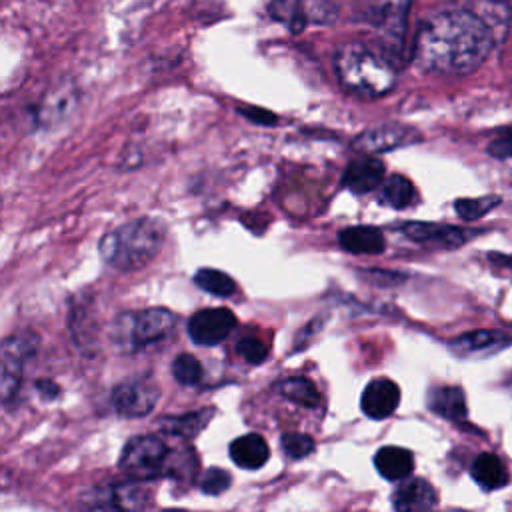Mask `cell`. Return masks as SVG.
<instances>
[{
	"instance_id": "1",
	"label": "cell",
	"mask_w": 512,
	"mask_h": 512,
	"mask_svg": "<svg viewBox=\"0 0 512 512\" xmlns=\"http://www.w3.org/2000/svg\"><path fill=\"white\" fill-rule=\"evenodd\" d=\"M498 38L492 24L472 6L448 8L418 26L412 58L424 72L462 76L484 64Z\"/></svg>"
},
{
	"instance_id": "2",
	"label": "cell",
	"mask_w": 512,
	"mask_h": 512,
	"mask_svg": "<svg viewBox=\"0 0 512 512\" xmlns=\"http://www.w3.org/2000/svg\"><path fill=\"white\" fill-rule=\"evenodd\" d=\"M334 72L348 92L362 98L384 96L396 84L390 58L362 42H344L336 48Z\"/></svg>"
},
{
	"instance_id": "3",
	"label": "cell",
	"mask_w": 512,
	"mask_h": 512,
	"mask_svg": "<svg viewBox=\"0 0 512 512\" xmlns=\"http://www.w3.org/2000/svg\"><path fill=\"white\" fill-rule=\"evenodd\" d=\"M164 240V224L156 218H136L110 230L100 240L102 260L120 270L134 272L154 260Z\"/></svg>"
},
{
	"instance_id": "4",
	"label": "cell",
	"mask_w": 512,
	"mask_h": 512,
	"mask_svg": "<svg viewBox=\"0 0 512 512\" xmlns=\"http://www.w3.org/2000/svg\"><path fill=\"white\" fill-rule=\"evenodd\" d=\"M176 316L166 308H144L122 312L114 318L110 340L122 352H136L168 338Z\"/></svg>"
},
{
	"instance_id": "5",
	"label": "cell",
	"mask_w": 512,
	"mask_h": 512,
	"mask_svg": "<svg viewBox=\"0 0 512 512\" xmlns=\"http://www.w3.org/2000/svg\"><path fill=\"white\" fill-rule=\"evenodd\" d=\"M172 454L158 436H134L120 454V468L134 480H152L168 474Z\"/></svg>"
},
{
	"instance_id": "6",
	"label": "cell",
	"mask_w": 512,
	"mask_h": 512,
	"mask_svg": "<svg viewBox=\"0 0 512 512\" xmlns=\"http://www.w3.org/2000/svg\"><path fill=\"white\" fill-rule=\"evenodd\" d=\"M412 0H356L358 18L376 28L394 50L402 48Z\"/></svg>"
},
{
	"instance_id": "7",
	"label": "cell",
	"mask_w": 512,
	"mask_h": 512,
	"mask_svg": "<svg viewBox=\"0 0 512 512\" xmlns=\"http://www.w3.org/2000/svg\"><path fill=\"white\" fill-rule=\"evenodd\" d=\"M38 350V336L34 332H18L2 342V362H0V396L8 406L22 384L24 366Z\"/></svg>"
},
{
	"instance_id": "8",
	"label": "cell",
	"mask_w": 512,
	"mask_h": 512,
	"mask_svg": "<svg viewBox=\"0 0 512 512\" xmlns=\"http://www.w3.org/2000/svg\"><path fill=\"white\" fill-rule=\"evenodd\" d=\"M160 398V388L156 380L148 374L132 376L114 386L110 400L112 408L124 418H140L154 410Z\"/></svg>"
},
{
	"instance_id": "9",
	"label": "cell",
	"mask_w": 512,
	"mask_h": 512,
	"mask_svg": "<svg viewBox=\"0 0 512 512\" xmlns=\"http://www.w3.org/2000/svg\"><path fill=\"white\" fill-rule=\"evenodd\" d=\"M268 12L292 32H300L310 24L326 26L338 14L332 0H272Z\"/></svg>"
},
{
	"instance_id": "10",
	"label": "cell",
	"mask_w": 512,
	"mask_h": 512,
	"mask_svg": "<svg viewBox=\"0 0 512 512\" xmlns=\"http://www.w3.org/2000/svg\"><path fill=\"white\" fill-rule=\"evenodd\" d=\"M422 136L418 130H414L412 126H404V124H380V126H372L364 132H360L354 142L352 148L364 154H380V152H390L402 146H410L414 142H418Z\"/></svg>"
},
{
	"instance_id": "11",
	"label": "cell",
	"mask_w": 512,
	"mask_h": 512,
	"mask_svg": "<svg viewBox=\"0 0 512 512\" xmlns=\"http://www.w3.org/2000/svg\"><path fill=\"white\" fill-rule=\"evenodd\" d=\"M236 328V316L228 308H206L188 320V336L198 346L224 342Z\"/></svg>"
},
{
	"instance_id": "12",
	"label": "cell",
	"mask_w": 512,
	"mask_h": 512,
	"mask_svg": "<svg viewBox=\"0 0 512 512\" xmlns=\"http://www.w3.org/2000/svg\"><path fill=\"white\" fill-rule=\"evenodd\" d=\"M400 230L404 236H408L414 242L432 244V246H440V248L462 246L472 236L478 234L476 230H470V228L438 224V222H406Z\"/></svg>"
},
{
	"instance_id": "13",
	"label": "cell",
	"mask_w": 512,
	"mask_h": 512,
	"mask_svg": "<svg viewBox=\"0 0 512 512\" xmlns=\"http://www.w3.org/2000/svg\"><path fill=\"white\" fill-rule=\"evenodd\" d=\"M82 504L94 510H136L146 504V494L136 484H112L84 492Z\"/></svg>"
},
{
	"instance_id": "14",
	"label": "cell",
	"mask_w": 512,
	"mask_h": 512,
	"mask_svg": "<svg viewBox=\"0 0 512 512\" xmlns=\"http://www.w3.org/2000/svg\"><path fill=\"white\" fill-rule=\"evenodd\" d=\"M400 404V388L390 378H374L360 396L362 412L372 420H384L396 412Z\"/></svg>"
},
{
	"instance_id": "15",
	"label": "cell",
	"mask_w": 512,
	"mask_h": 512,
	"mask_svg": "<svg viewBox=\"0 0 512 512\" xmlns=\"http://www.w3.org/2000/svg\"><path fill=\"white\" fill-rule=\"evenodd\" d=\"M448 346L460 358H476L498 354L500 350L512 346V338L500 330H472L460 334Z\"/></svg>"
},
{
	"instance_id": "16",
	"label": "cell",
	"mask_w": 512,
	"mask_h": 512,
	"mask_svg": "<svg viewBox=\"0 0 512 512\" xmlns=\"http://www.w3.org/2000/svg\"><path fill=\"white\" fill-rule=\"evenodd\" d=\"M436 504L438 494L434 486L424 478H404L392 494V506L398 512H424L432 510Z\"/></svg>"
},
{
	"instance_id": "17",
	"label": "cell",
	"mask_w": 512,
	"mask_h": 512,
	"mask_svg": "<svg viewBox=\"0 0 512 512\" xmlns=\"http://www.w3.org/2000/svg\"><path fill=\"white\" fill-rule=\"evenodd\" d=\"M384 164L376 158H358L352 160L344 174H342V186L352 190L354 194H366L374 188L382 186L384 182Z\"/></svg>"
},
{
	"instance_id": "18",
	"label": "cell",
	"mask_w": 512,
	"mask_h": 512,
	"mask_svg": "<svg viewBox=\"0 0 512 512\" xmlns=\"http://www.w3.org/2000/svg\"><path fill=\"white\" fill-rule=\"evenodd\" d=\"M374 468L382 478L390 482H400L412 474L414 456L406 448L384 446L374 454Z\"/></svg>"
},
{
	"instance_id": "19",
	"label": "cell",
	"mask_w": 512,
	"mask_h": 512,
	"mask_svg": "<svg viewBox=\"0 0 512 512\" xmlns=\"http://www.w3.org/2000/svg\"><path fill=\"white\" fill-rule=\"evenodd\" d=\"M428 408L446 420H464L468 414L466 396L460 386H434L428 392Z\"/></svg>"
},
{
	"instance_id": "20",
	"label": "cell",
	"mask_w": 512,
	"mask_h": 512,
	"mask_svg": "<svg viewBox=\"0 0 512 512\" xmlns=\"http://www.w3.org/2000/svg\"><path fill=\"white\" fill-rule=\"evenodd\" d=\"M338 244L350 254H380L386 248L384 234L374 226H352L338 234Z\"/></svg>"
},
{
	"instance_id": "21",
	"label": "cell",
	"mask_w": 512,
	"mask_h": 512,
	"mask_svg": "<svg viewBox=\"0 0 512 512\" xmlns=\"http://www.w3.org/2000/svg\"><path fill=\"white\" fill-rule=\"evenodd\" d=\"M230 458L236 466L244 468V470H256L262 468L270 456L268 444L260 434H244L240 438H236L230 444Z\"/></svg>"
},
{
	"instance_id": "22",
	"label": "cell",
	"mask_w": 512,
	"mask_h": 512,
	"mask_svg": "<svg viewBox=\"0 0 512 512\" xmlns=\"http://www.w3.org/2000/svg\"><path fill=\"white\" fill-rule=\"evenodd\" d=\"M470 476L482 490H498L510 482V472L506 464L492 452H484L474 458L470 466Z\"/></svg>"
},
{
	"instance_id": "23",
	"label": "cell",
	"mask_w": 512,
	"mask_h": 512,
	"mask_svg": "<svg viewBox=\"0 0 512 512\" xmlns=\"http://www.w3.org/2000/svg\"><path fill=\"white\" fill-rule=\"evenodd\" d=\"M74 102H76V96H74L72 88H68V86H62V88L46 94V98L42 100V104L36 112L38 124L44 128H50V126L62 122L70 114Z\"/></svg>"
},
{
	"instance_id": "24",
	"label": "cell",
	"mask_w": 512,
	"mask_h": 512,
	"mask_svg": "<svg viewBox=\"0 0 512 512\" xmlns=\"http://www.w3.org/2000/svg\"><path fill=\"white\" fill-rule=\"evenodd\" d=\"M212 410H196L188 412L182 416H168L158 422L160 432L168 436H178V438H194L202 432V428L208 424Z\"/></svg>"
},
{
	"instance_id": "25",
	"label": "cell",
	"mask_w": 512,
	"mask_h": 512,
	"mask_svg": "<svg viewBox=\"0 0 512 512\" xmlns=\"http://www.w3.org/2000/svg\"><path fill=\"white\" fill-rule=\"evenodd\" d=\"M378 200L394 210H402L416 202V188L406 176L394 174L382 182Z\"/></svg>"
},
{
	"instance_id": "26",
	"label": "cell",
	"mask_w": 512,
	"mask_h": 512,
	"mask_svg": "<svg viewBox=\"0 0 512 512\" xmlns=\"http://www.w3.org/2000/svg\"><path fill=\"white\" fill-rule=\"evenodd\" d=\"M276 390L290 402H296L304 408H318L320 406V392L316 390V386L302 376L296 378H288L282 380Z\"/></svg>"
},
{
	"instance_id": "27",
	"label": "cell",
	"mask_w": 512,
	"mask_h": 512,
	"mask_svg": "<svg viewBox=\"0 0 512 512\" xmlns=\"http://www.w3.org/2000/svg\"><path fill=\"white\" fill-rule=\"evenodd\" d=\"M194 284H196L200 290H204V292H208V294H212V296H220V298L230 296V294H234V290H236L234 278L228 276V274L222 272V270H216V268H200V270L194 274Z\"/></svg>"
},
{
	"instance_id": "28",
	"label": "cell",
	"mask_w": 512,
	"mask_h": 512,
	"mask_svg": "<svg viewBox=\"0 0 512 512\" xmlns=\"http://www.w3.org/2000/svg\"><path fill=\"white\" fill-rule=\"evenodd\" d=\"M498 202H500L498 196L458 198V200L454 202V210H456V214H458L462 220L472 222V220H478V218H482L484 214H488Z\"/></svg>"
},
{
	"instance_id": "29",
	"label": "cell",
	"mask_w": 512,
	"mask_h": 512,
	"mask_svg": "<svg viewBox=\"0 0 512 512\" xmlns=\"http://www.w3.org/2000/svg\"><path fill=\"white\" fill-rule=\"evenodd\" d=\"M172 376L182 386H196L204 376L202 364L192 354H178L172 360Z\"/></svg>"
},
{
	"instance_id": "30",
	"label": "cell",
	"mask_w": 512,
	"mask_h": 512,
	"mask_svg": "<svg viewBox=\"0 0 512 512\" xmlns=\"http://www.w3.org/2000/svg\"><path fill=\"white\" fill-rule=\"evenodd\" d=\"M280 444H282L284 454H288L290 458H304V456L312 454L316 448L314 438L308 434H300V432H284L280 438Z\"/></svg>"
},
{
	"instance_id": "31",
	"label": "cell",
	"mask_w": 512,
	"mask_h": 512,
	"mask_svg": "<svg viewBox=\"0 0 512 512\" xmlns=\"http://www.w3.org/2000/svg\"><path fill=\"white\" fill-rule=\"evenodd\" d=\"M230 480H232V478H230V474H228L226 470H222V468H208V470L202 474L198 486H200V490H202L204 494H208V496H218V494H222L224 490L230 488Z\"/></svg>"
},
{
	"instance_id": "32",
	"label": "cell",
	"mask_w": 512,
	"mask_h": 512,
	"mask_svg": "<svg viewBox=\"0 0 512 512\" xmlns=\"http://www.w3.org/2000/svg\"><path fill=\"white\" fill-rule=\"evenodd\" d=\"M236 348L248 364H262L268 358V346L260 338H254V336H244L236 344Z\"/></svg>"
},
{
	"instance_id": "33",
	"label": "cell",
	"mask_w": 512,
	"mask_h": 512,
	"mask_svg": "<svg viewBox=\"0 0 512 512\" xmlns=\"http://www.w3.org/2000/svg\"><path fill=\"white\" fill-rule=\"evenodd\" d=\"M488 152L494 158H512V130H508L506 134H502L500 138L490 142Z\"/></svg>"
},
{
	"instance_id": "34",
	"label": "cell",
	"mask_w": 512,
	"mask_h": 512,
	"mask_svg": "<svg viewBox=\"0 0 512 512\" xmlns=\"http://www.w3.org/2000/svg\"><path fill=\"white\" fill-rule=\"evenodd\" d=\"M240 114L246 116L248 120L256 122V124H262V126H272L276 124V116L264 108H254V106H242L240 108Z\"/></svg>"
},
{
	"instance_id": "35",
	"label": "cell",
	"mask_w": 512,
	"mask_h": 512,
	"mask_svg": "<svg viewBox=\"0 0 512 512\" xmlns=\"http://www.w3.org/2000/svg\"><path fill=\"white\" fill-rule=\"evenodd\" d=\"M36 390L40 392V396H42L44 400H54V398L60 394L58 384L52 382V380H46V378L36 380Z\"/></svg>"
},
{
	"instance_id": "36",
	"label": "cell",
	"mask_w": 512,
	"mask_h": 512,
	"mask_svg": "<svg viewBox=\"0 0 512 512\" xmlns=\"http://www.w3.org/2000/svg\"><path fill=\"white\" fill-rule=\"evenodd\" d=\"M488 260H490V262H494V264H498V266H508V268H512V254L508 256V254L490 252V254H488Z\"/></svg>"
},
{
	"instance_id": "37",
	"label": "cell",
	"mask_w": 512,
	"mask_h": 512,
	"mask_svg": "<svg viewBox=\"0 0 512 512\" xmlns=\"http://www.w3.org/2000/svg\"><path fill=\"white\" fill-rule=\"evenodd\" d=\"M506 386H508V388H510V390H512V380H510V382H508V384H506Z\"/></svg>"
}]
</instances>
